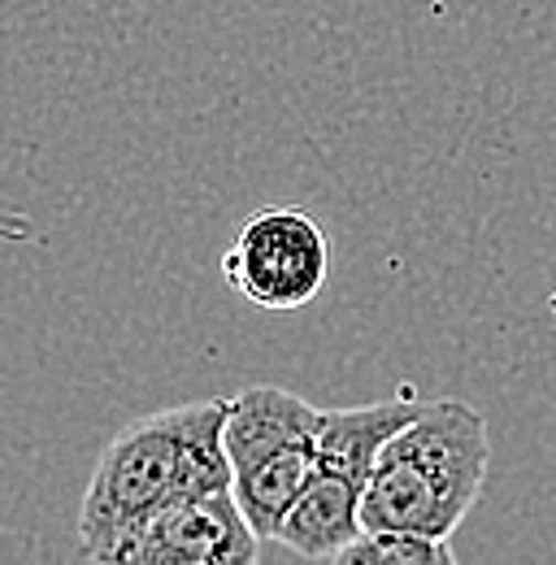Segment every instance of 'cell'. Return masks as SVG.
<instances>
[{
  "instance_id": "cell-1",
  "label": "cell",
  "mask_w": 556,
  "mask_h": 565,
  "mask_svg": "<svg viewBox=\"0 0 556 565\" xmlns=\"http://www.w3.org/2000/svg\"><path fill=\"white\" fill-rule=\"evenodd\" d=\"M222 423L226 401H188L143 414L105 444L78 500V553L87 565H118L157 513L231 492L235 470Z\"/></svg>"
},
{
  "instance_id": "cell-2",
  "label": "cell",
  "mask_w": 556,
  "mask_h": 565,
  "mask_svg": "<svg viewBox=\"0 0 556 565\" xmlns=\"http://www.w3.org/2000/svg\"><path fill=\"white\" fill-rule=\"evenodd\" d=\"M491 470L487 418L466 401H430L374 461L361 495L370 535L448 540L479 504Z\"/></svg>"
},
{
  "instance_id": "cell-3",
  "label": "cell",
  "mask_w": 556,
  "mask_h": 565,
  "mask_svg": "<svg viewBox=\"0 0 556 565\" xmlns=\"http://www.w3.org/2000/svg\"><path fill=\"white\" fill-rule=\"evenodd\" d=\"M222 279L257 309L296 313L331 279V239L309 213L257 210L222 253Z\"/></svg>"
},
{
  "instance_id": "cell-4",
  "label": "cell",
  "mask_w": 556,
  "mask_h": 565,
  "mask_svg": "<svg viewBox=\"0 0 556 565\" xmlns=\"http://www.w3.org/2000/svg\"><path fill=\"white\" fill-rule=\"evenodd\" d=\"M261 544L235 492H213L157 513L118 565H261Z\"/></svg>"
},
{
  "instance_id": "cell-5",
  "label": "cell",
  "mask_w": 556,
  "mask_h": 565,
  "mask_svg": "<svg viewBox=\"0 0 556 565\" xmlns=\"http://www.w3.org/2000/svg\"><path fill=\"white\" fill-rule=\"evenodd\" d=\"M322 430V409L309 405L304 396L275 387V383H253L239 396L226 401V423H222V448L231 457V470H248L266 457L296 444H313Z\"/></svg>"
},
{
  "instance_id": "cell-6",
  "label": "cell",
  "mask_w": 556,
  "mask_h": 565,
  "mask_svg": "<svg viewBox=\"0 0 556 565\" xmlns=\"http://www.w3.org/2000/svg\"><path fill=\"white\" fill-rule=\"evenodd\" d=\"M361 495H365L361 483L318 466L313 479L304 483V492L296 495V504L287 509L275 540L282 548H291L296 557H304V562H322V557L344 553L352 540L365 535Z\"/></svg>"
},
{
  "instance_id": "cell-7",
  "label": "cell",
  "mask_w": 556,
  "mask_h": 565,
  "mask_svg": "<svg viewBox=\"0 0 556 565\" xmlns=\"http://www.w3.org/2000/svg\"><path fill=\"white\" fill-rule=\"evenodd\" d=\"M421 409H426V401H414V396L374 401V405H356V409H322L318 466L365 488L387 439H396Z\"/></svg>"
},
{
  "instance_id": "cell-8",
  "label": "cell",
  "mask_w": 556,
  "mask_h": 565,
  "mask_svg": "<svg viewBox=\"0 0 556 565\" xmlns=\"http://www.w3.org/2000/svg\"><path fill=\"white\" fill-rule=\"evenodd\" d=\"M318 470V439L313 444H296V448H282L275 457L248 466L235 475L231 492L239 500L248 526L261 535V540H275L287 509L296 504V495L304 492V483L313 479Z\"/></svg>"
},
{
  "instance_id": "cell-9",
  "label": "cell",
  "mask_w": 556,
  "mask_h": 565,
  "mask_svg": "<svg viewBox=\"0 0 556 565\" xmlns=\"http://www.w3.org/2000/svg\"><path fill=\"white\" fill-rule=\"evenodd\" d=\"M331 565H461L452 557L448 540H421V535H361Z\"/></svg>"
}]
</instances>
